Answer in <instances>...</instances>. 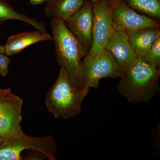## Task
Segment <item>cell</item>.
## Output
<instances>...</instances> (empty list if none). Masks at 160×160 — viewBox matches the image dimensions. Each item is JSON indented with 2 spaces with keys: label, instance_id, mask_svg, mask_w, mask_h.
Segmentation results:
<instances>
[{
  "label": "cell",
  "instance_id": "cell-1",
  "mask_svg": "<svg viewBox=\"0 0 160 160\" xmlns=\"http://www.w3.org/2000/svg\"><path fill=\"white\" fill-rule=\"evenodd\" d=\"M50 26L58 65L66 69L77 89H85L82 75V60L86 57L89 50L68 29L62 19L52 18Z\"/></svg>",
  "mask_w": 160,
  "mask_h": 160
},
{
  "label": "cell",
  "instance_id": "cell-4",
  "mask_svg": "<svg viewBox=\"0 0 160 160\" xmlns=\"http://www.w3.org/2000/svg\"><path fill=\"white\" fill-rule=\"evenodd\" d=\"M29 149L39 152L49 160L57 159L56 144L51 135L33 137L25 134L7 138H0V160H22V152Z\"/></svg>",
  "mask_w": 160,
  "mask_h": 160
},
{
  "label": "cell",
  "instance_id": "cell-3",
  "mask_svg": "<svg viewBox=\"0 0 160 160\" xmlns=\"http://www.w3.org/2000/svg\"><path fill=\"white\" fill-rule=\"evenodd\" d=\"M89 90L77 89L66 69L61 67L57 79L46 95L47 109L56 118L74 117L81 112L83 100Z\"/></svg>",
  "mask_w": 160,
  "mask_h": 160
},
{
  "label": "cell",
  "instance_id": "cell-11",
  "mask_svg": "<svg viewBox=\"0 0 160 160\" xmlns=\"http://www.w3.org/2000/svg\"><path fill=\"white\" fill-rule=\"evenodd\" d=\"M48 32L38 31L24 32L11 36L5 44V54L8 56L17 54L32 44L41 41L52 40Z\"/></svg>",
  "mask_w": 160,
  "mask_h": 160
},
{
  "label": "cell",
  "instance_id": "cell-15",
  "mask_svg": "<svg viewBox=\"0 0 160 160\" xmlns=\"http://www.w3.org/2000/svg\"><path fill=\"white\" fill-rule=\"evenodd\" d=\"M141 14L160 19V0H122Z\"/></svg>",
  "mask_w": 160,
  "mask_h": 160
},
{
  "label": "cell",
  "instance_id": "cell-7",
  "mask_svg": "<svg viewBox=\"0 0 160 160\" xmlns=\"http://www.w3.org/2000/svg\"><path fill=\"white\" fill-rule=\"evenodd\" d=\"M93 12L92 44L84 58H89L105 49L108 38L113 29L111 9L103 0H91Z\"/></svg>",
  "mask_w": 160,
  "mask_h": 160
},
{
  "label": "cell",
  "instance_id": "cell-16",
  "mask_svg": "<svg viewBox=\"0 0 160 160\" xmlns=\"http://www.w3.org/2000/svg\"><path fill=\"white\" fill-rule=\"evenodd\" d=\"M141 59L147 65L160 69V36L155 41L149 51Z\"/></svg>",
  "mask_w": 160,
  "mask_h": 160
},
{
  "label": "cell",
  "instance_id": "cell-13",
  "mask_svg": "<svg viewBox=\"0 0 160 160\" xmlns=\"http://www.w3.org/2000/svg\"><path fill=\"white\" fill-rule=\"evenodd\" d=\"M84 0H47L44 7L47 17H58L65 22L80 9Z\"/></svg>",
  "mask_w": 160,
  "mask_h": 160
},
{
  "label": "cell",
  "instance_id": "cell-10",
  "mask_svg": "<svg viewBox=\"0 0 160 160\" xmlns=\"http://www.w3.org/2000/svg\"><path fill=\"white\" fill-rule=\"evenodd\" d=\"M105 49L112 54L124 72L139 58L130 45L128 36L114 29L108 38Z\"/></svg>",
  "mask_w": 160,
  "mask_h": 160
},
{
  "label": "cell",
  "instance_id": "cell-18",
  "mask_svg": "<svg viewBox=\"0 0 160 160\" xmlns=\"http://www.w3.org/2000/svg\"><path fill=\"white\" fill-rule=\"evenodd\" d=\"M47 0H30L29 4L32 5H38L42 4Z\"/></svg>",
  "mask_w": 160,
  "mask_h": 160
},
{
  "label": "cell",
  "instance_id": "cell-8",
  "mask_svg": "<svg viewBox=\"0 0 160 160\" xmlns=\"http://www.w3.org/2000/svg\"><path fill=\"white\" fill-rule=\"evenodd\" d=\"M111 13L113 29L128 36L143 27H160L159 20L138 13L122 0L112 7Z\"/></svg>",
  "mask_w": 160,
  "mask_h": 160
},
{
  "label": "cell",
  "instance_id": "cell-5",
  "mask_svg": "<svg viewBox=\"0 0 160 160\" xmlns=\"http://www.w3.org/2000/svg\"><path fill=\"white\" fill-rule=\"evenodd\" d=\"M82 71L84 87L89 89L98 88L102 79L122 78L124 73L112 54L106 49L91 58H84Z\"/></svg>",
  "mask_w": 160,
  "mask_h": 160
},
{
  "label": "cell",
  "instance_id": "cell-12",
  "mask_svg": "<svg viewBox=\"0 0 160 160\" xmlns=\"http://www.w3.org/2000/svg\"><path fill=\"white\" fill-rule=\"evenodd\" d=\"M159 36V27H146L132 32L129 35L128 38L133 51L138 57L142 58Z\"/></svg>",
  "mask_w": 160,
  "mask_h": 160
},
{
  "label": "cell",
  "instance_id": "cell-17",
  "mask_svg": "<svg viewBox=\"0 0 160 160\" xmlns=\"http://www.w3.org/2000/svg\"><path fill=\"white\" fill-rule=\"evenodd\" d=\"M10 59L5 53H0V74L6 77L9 72Z\"/></svg>",
  "mask_w": 160,
  "mask_h": 160
},
{
  "label": "cell",
  "instance_id": "cell-14",
  "mask_svg": "<svg viewBox=\"0 0 160 160\" xmlns=\"http://www.w3.org/2000/svg\"><path fill=\"white\" fill-rule=\"evenodd\" d=\"M9 20L22 21L31 25L38 31L47 32L46 25L43 22H38L35 18L18 12L5 0H0V29L3 23Z\"/></svg>",
  "mask_w": 160,
  "mask_h": 160
},
{
  "label": "cell",
  "instance_id": "cell-2",
  "mask_svg": "<svg viewBox=\"0 0 160 160\" xmlns=\"http://www.w3.org/2000/svg\"><path fill=\"white\" fill-rule=\"evenodd\" d=\"M160 69L138 58L124 72L117 86L118 91L130 102H147L160 91Z\"/></svg>",
  "mask_w": 160,
  "mask_h": 160
},
{
  "label": "cell",
  "instance_id": "cell-19",
  "mask_svg": "<svg viewBox=\"0 0 160 160\" xmlns=\"http://www.w3.org/2000/svg\"><path fill=\"white\" fill-rule=\"evenodd\" d=\"M103 1L106 2L111 9L112 7L117 2H118L120 1V0H103Z\"/></svg>",
  "mask_w": 160,
  "mask_h": 160
},
{
  "label": "cell",
  "instance_id": "cell-21",
  "mask_svg": "<svg viewBox=\"0 0 160 160\" xmlns=\"http://www.w3.org/2000/svg\"><path fill=\"white\" fill-rule=\"evenodd\" d=\"M0 138H1V137H0Z\"/></svg>",
  "mask_w": 160,
  "mask_h": 160
},
{
  "label": "cell",
  "instance_id": "cell-20",
  "mask_svg": "<svg viewBox=\"0 0 160 160\" xmlns=\"http://www.w3.org/2000/svg\"><path fill=\"white\" fill-rule=\"evenodd\" d=\"M0 53H5V47L0 45Z\"/></svg>",
  "mask_w": 160,
  "mask_h": 160
},
{
  "label": "cell",
  "instance_id": "cell-9",
  "mask_svg": "<svg viewBox=\"0 0 160 160\" xmlns=\"http://www.w3.org/2000/svg\"><path fill=\"white\" fill-rule=\"evenodd\" d=\"M92 21L91 0H84L80 9L65 21L68 29L89 51L92 44Z\"/></svg>",
  "mask_w": 160,
  "mask_h": 160
},
{
  "label": "cell",
  "instance_id": "cell-6",
  "mask_svg": "<svg viewBox=\"0 0 160 160\" xmlns=\"http://www.w3.org/2000/svg\"><path fill=\"white\" fill-rule=\"evenodd\" d=\"M23 101L9 88L0 89V137L3 138L25 134L20 124Z\"/></svg>",
  "mask_w": 160,
  "mask_h": 160
}]
</instances>
